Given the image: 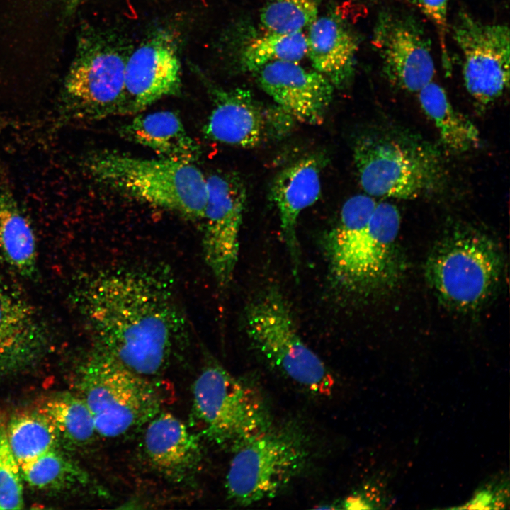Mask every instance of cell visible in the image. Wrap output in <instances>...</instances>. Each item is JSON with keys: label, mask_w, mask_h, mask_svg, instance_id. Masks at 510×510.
<instances>
[{"label": "cell", "mask_w": 510, "mask_h": 510, "mask_svg": "<svg viewBox=\"0 0 510 510\" xmlns=\"http://www.w3.org/2000/svg\"><path fill=\"white\" fill-rule=\"evenodd\" d=\"M128 57L106 42L82 51L65 80L60 110L67 119L94 121L125 115Z\"/></svg>", "instance_id": "30bf717a"}, {"label": "cell", "mask_w": 510, "mask_h": 510, "mask_svg": "<svg viewBox=\"0 0 510 510\" xmlns=\"http://www.w3.org/2000/svg\"><path fill=\"white\" fill-rule=\"evenodd\" d=\"M23 507L21 467L9 446L6 423L0 416V509H21Z\"/></svg>", "instance_id": "f1b7e54d"}, {"label": "cell", "mask_w": 510, "mask_h": 510, "mask_svg": "<svg viewBox=\"0 0 510 510\" xmlns=\"http://www.w3.org/2000/svg\"><path fill=\"white\" fill-rule=\"evenodd\" d=\"M21 472L30 487L40 490L69 489L90 481L87 473L57 447L22 465Z\"/></svg>", "instance_id": "484cf974"}, {"label": "cell", "mask_w": 510, "mask_h": 510, "mask_svg": "<svg viewBox=\"0 0 510 510\" xmlns=\"http://www.w3.org/2000/svg\"><path fill=\"white\" fill-rule=\"evenodd\" d=\"M84 164L91 177L106 187L186 218L203 217L207 177L194 164L101 151L91 154Z\"/></svg>", "instance_id": "3957f363"}, {"label": "cell", "mask_w": 510, "mask_h": 510, "mask_svg": "<svg viewBox=\"0 0 510 510\" xmlns=\"http://www.w3.org/2000/svg\"><path fill=\"white\" fill-rule=\"evenodd\" d=\"M317 0H266L260 21L268 33L301 32L318 16Z\"/></svg>", "instance_id": "83f0119b"}, {"label": "cell", "mask_w": 510, "mask_h": 510, "mask_svg": "<svg viewBox=\"0 0 510 510\" xmlns=\"http://www.w3.org/2000/svg\"><path fill=\"white\" fill-rule=\"evenodd\" d=\"M418 94L422 109L435 125L445 147L455 153H463L479 146L477 128L453 106L441 86L431 81Z\"/></svg>", "instance_id": "603a6c76"}, {"label": "cell", "mask_w": 510, "mask_h": 510, "mask_svg": "<svg viewBox=\"0 0 510 510\" xmlns=\"http://www.w3.org/2000/svg\"><path fill=\"white\" fill-rule=\"evenodd\" d=\"M207 188L201 219L204 259L217 282L227 286L238 261L246 188L237 176L214 174L207 177Z\"/></svg>", "instance_id": "7c38bea8"}, {"label": "cell", "mask_w": 510, "mask_h": 510, "mask_svg": "<svg viewBox=\"0 0 510 510\" xmlns=\"http://www.w3.org/2000/svg\"><path fill=\"white\" fill-rule=\"evenodd\" d=\"M400 223L395 205L368 194L355 195L344 203L324 242L330 276L338 289L366 297L398 282L403 266Z\"/></svg>", "instance_id": "7a4b0ae2"}, {"label": "cell", "mask_w": 510, "mask_h": 510, "mask_svg": "<svg viewBox=\"0 0 510 510\" xmlns=\"http://www.w3.org/2000/svg\"><path fill=\"white\" fill-rule=\"evenodd\" d=\"M214 106L204 125L205 135L226 144L251 148L280 139L295 120L277 105L266 106L249 90H213Z\"/></svg>", "instance_id": "4fadbf2b"}, {"label": "cell", "mask_w": 510, "mask_h": 510, "mask_svg": "<svg viewBox=\"0 0 510 510\" xmlns=\"http://www.w3.org/2000/svg\"><path fill=\"white\" fill-rule=\"evenodd\" d=\"M170 283L143 268L106 270L88 280L78 296L96 348L143 377L163 370L185 325Z\"/></svg>", "instance_id": "6da1fadb"}, {"label": "cell", "mask_w": 510, "mask_h": 510, "mask_svg": "<svg viewBox=\"0 0 510 510\" xmlns=\"http://www.w3.org/2000/svg\"><path fill=\"white\" fill-rule=\"evenodd\" d=\"M253 72L261 89L295 121L310 125L323 122L334 91L324 75L285 61L267 63Z\"/></svg>", "instance_id": "2e32d148"}, {"label": "cell", "mask_w": 510, "mask_h": 510, "mask_svg": "<svg viewBox=\"0 0 510 510\" xmlns=\"http://www.w3.org/2000/svg\"><path fill=\"white\" fill-rule=\"evenodd\" d=\"M55 427L58 438L84 446L98 435L93 416L79 394L63 393L47 400L38 409Z\"/></svg>", "instance_id": "cb8c5ba5"}, {"label": "cell", "mask_w": 510, "mask_h": 510, "mask_svg": "<svg viewBox=\"0 0 510 510\" xmlns=\"http://www.w3.org/2000/svg\"><path fill=\"white\" fill-rule=\"evenodd\" d=\"M310 455L300 429L271 426L234 451L225 480L228 498L248 506L276 497L302 473Z\"/></svg>", "instance_id": "9c48e42d"}, {"label": "cell", "mask_w": 510, "mask_h": 510, "mask_svg": "<svg viewBox=\"0 0 510 510\" xmlns=\"http://www.w3.org/2000/svg\"><path fill=\"white\" fill-rule=\"evenodd\" d=\"M47 341L45 327L34 307L18 292L0 283V369L26 365Z\"/></svg>", "instance_id": "d6986e66"}, {"label": "cell", "mask_w": 510, "mask_h": 510, "mask_svg": "<svg viewBox=\"0 0 510 510\" xmlns=\"http://www.w3.org/2000/svg\"><path fill=\"white\" fill-rule=\"evenodd\" d=\"M306 53V36L302 31L293 33L267 32L246 45L241 55V63L243 68L253 72L274 61L298 62Z\"/></svg>", "instance_id": "4316f807"}, {"label": "cell", "mask_w": 510, "mask_h": 510, "mask_svg": "<svg viewBox=\"0 0 510 510\" xmlns=\"http://www.w3.org/2000/svg\"><path fill=\"white\" fill-rule=\"evenodd\" d=\"M125 139L151 149L160 157L194 164L200 147L171 110L139 114L120 128Z\"/></svg>", "instance_id": "44dd1931"}, {"label": "cell", "mask_w": 510, "mask_h": 510, "mask_svg": "<svg viewBox=\"0 0 510 510\" xmlns=\"http://www.w3.org/2000/svg\"><path fill=\"white\" fill-rule=\"evenodd\" d=\"M372 43L380 57L385 76L392 84L418 93L432 81L435 66L430 41L414 18L380 13Z\"/></svg>", "instance_id": "5bb4252c"}, {"label": "cell", "mask_w": 510, "mask_h": 510, "mask_svg": "<svg viewBox=\"0 0 510 510\" xmlns=\"http://www.w3.org/2000/svg\"><path fill=\"white\" fill-rule=\"evenodd\" d=\"M504 268L502 251L492 237L476 229L460 227L436 242L426 258L424 273L443 305L471 312L494 295Z\"/></svg>", "instance_id": "277c9868"}, {"label": "cell", "mask_w": 510, "mask_h": 510, "mask_svg": "<svg viewBox=\"0 0 510 510\" xmlns=\"http://www.w3.org/2000/svg\"><path fill=\"white\" fill-rule=\"evenodd\" d=\"M6 431L20 467L57 447L59 441L55 427L39 410L13 416L6 425Z\"/></svg>", "instance_id": "d4e9b609"}, {"label": "cell", "mask_w": 510, "mask_h": 510, "mask_svg": "<svg viewBox=\"0 0 510 510\" xmlns=\"http://www.w3.org/2000/svg\"><path fill=\"white\" fill-rule=\"evenodd\" d=\"M192 392L195 432L233 452L271 426L267 404L259 391L215 359L204 365Z\"/></svg>", "instance_id": "8992f818"}, {"label": "cell", "mask_w": 510, "mask_h": 510, "mask_svg": "<svg viewBox=\"0 0 510 510\" xmlns=\"http://www.w3.org/2000/svg\"><path fill=\"white\" fill-rule=\"evenodd\" d=\"M453 35L462 54L467 91L480 106L492 103L509 85V27L484 23L466 12H459Z\"/></svg>", "instance_id": "8fae6325"}, {"label": "cell", "mask_w": 510, "mask_h": 510, "mask_svg": "<svg viewBox=\"0 0 510 510\" xmlns=\"http://www.w3.org/2000/svg\"><path fill=\"white\" fill-rule=\"evenodd\" d=\"M305 36L306 55L314 70L334 86L349 84L354 74L358 42L346 24L334 16L317 17Z\"/></svg>", "instance_id": "ffe728a7"}, {"label": "cell", "mask_w": 510, "mask_h": 510, "mask_svg": "<svg viewBox=\"0 0 510 510\" xmlns=\"http://www.w3.org/2000/svg\"><path fill=\"white\" fill-rule=\"evenodd\" d=\"M449 0H417L422 13L434 23L438 35L442 65L445 72L451 73L452 65L446 45L447 11Z\"/></svg>", "instance_id": "f546056e"}, {"label": "cell", "mask_w": 510, "mask_h": 510, "mask_svg": "<svg viewBox=\"0 0 510 510\" xmlns=\"http://www.w3.org/2000/svg\"><path fill=\"white\" fill-rule=\"evenodd\" d=\"M147 425L143 450L155 470L174 482L187 480L199 470L203 456L200 436L183 421L160 412Z\"/></svg>", "instance_id": "e0dca14e"}, {"label": "cell", "mask_w": 510, "mask_h": 510, "mask_svg": "<svg viewBox=\"0 0 510 510\" xmlns=\"http://www.w3.org/2000/svg\"><path fill=\"white\" fill-rule=\"evenodd\" d=\"M353 159L361 188L373 198H420L438 190L443 179L436 149L396 130H380L361 137Z\"/></svg>", "instance_id": "5b68a950"}, {"label": "cell", "mask_w": 510, "mask_h": 510, "mask_svg": "<svg viewBox=\"0 0 510 510\" xmlns=\"http://www.w3.org/2000/svg\"><path fill=\"white\" fill-rule=\"evenodd\" d=\"M125 115L141 113L165 96L177 94L181 66L174 40L156 35L136 48L125 67Z\"/></svg>", "instance_id": "9a60e30c"}, {"label": "cell", "mask_w": 510, "mask_h": 510, "mask_svg": "<svg viewBox=\"0 0 510 510\" xmlns=\"http://www.w3.org/2000/svg\"><path fill=\"white\" fill-rule=\"evenodd\" d=\"M246 335L255 350L273 368L305 390L329 396L334 378L304 342L282 293L270 287L249 302L244 312Z\"/></svg>", "instance_id": "ba28073f"}, {"label": "cell", "mask_w": 510, "mask_h": 510, "mask_svg": "<svg viewBox=\"0 0 510 510\" xmlns=\"http://www.w3.org/2000/svg\"><path fill=\"white\" fill-rule=\"evenodd\" d=\"M322 164L319 157L307 156L283 169L272 183L271 198L278 210L282 237L295 275L300 263L297 223L302 211L318 200Z\"/></svg>", "instance_id": "ac0fdd59"}, {"label": "cell", "mask_w": 510, "mask_h": 510, "mask_svg": "<svg viewBox=\"0 0 510 510\" xmlns=\"http://www.w3.org/2000/svg\"><path fill=\"white\" fill-rule=\"evenodd\" d=\"M0 254L23 277L35 274L38 251L34 230L6 183H0Z\"/></svg>", "instance_id": "7402d4cb"}, {"label": "cell", "mask_w": 510, "mask_h": 510, "mask_svg": "<svg viewBox=\"0 0 510 510\" xmlns=\"http://www.w3.org/2000/svg\"><path fill=\"white\" fill-rule=\"evenodd\" d=\"M77 380L79 395L101 436H123L161 412L155 385L97 348L81 366Z\"/></svg>", "instance_id": "52a82bcc"}]
</instances>
